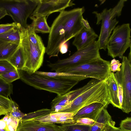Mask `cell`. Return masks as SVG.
Returning <instances> with one entry per match:
<instances>
[{
  "label": "cell",
  "instance_id": "33",
  "mask_svg": "<svg viewBox=\"0 0 131 131\" xmlns=\"http://www.w3.org/2000/svg\"><path fill=\"white\" fill-rule=\"evenodd\" d=\"M12 100L0 95V106L6 110L11 111L12 110Z\"/></svg>",
  "mask_w": 131,
  "mask_h": 131
},
{
  "label": "cell",
  "instance_id": "16",
  "mask_svg": "<svg viewBox=\"0 0 131 131\" xmlns=\"http://www.w3.org/2000/svg\"><path fill=\"white\" fill-rule=\"evenodd\" d=\"M107 107L103 104L95 102L85 106L80 110L73 117L75 122L79 118L82 117L89 118L95 120L101 111Z\"/></svg>",
  "mask_w": 131,
  "mask_h": 131
},
{
  "label": "cell",
  "instance_id": "28",
  "mask_svg": "<svg viewBox=\"0 0 131 131\" xmlns=\"http://www.w3.org/2000/svg\"><path fill=\"white\" fill-rule=\"evenodd\" d=\"M0 77L6 82L10 83L20 79L19 74L17 70L3 74L0 75Z\"/></svg>",
  "mask_w": 131,
  "mask_h": 131
},
{
  "label": "cell",
  "instance_id": "32",
  "mask_svg": "<svg viewBox=\"0 0 131 131\" xmlns=\"http://www.w3.org/2000/svg\"><path fill=\"white\" fill-rule=\"evenodd\" d=\"M20 28V27L14 22L11 23L0 24V35L12 30Z\"/></svg>",
  "mask_w": 131,
  "mask_h": 131
},
{
  "label": "cell",
  "instance_id": "30",
  "mask_svg": "<svg viewBox=\"0 0 131 131\" xmlns=\"http://www.w3.org/2000/svg\"><path fill=\"white\" fill-rule=\"evenodd\" d=\"M17 70L8 60L0 61V75Z\"/></svg>",
  "mask_w": 131,
  "mask_h": 131
},
{
  "label": "cell",
  "instance_id": "7",
  "mask_svg": "<svg viewBox=\"0 0 131 131\" xmlns=\"http://www.w3.org/2000/svg\"><path fill=\"white\" fill-rule=\"evenodd\" d=\"M131 30L129 23L118 25L114 28L106 44L108 56L122 59L126 51L131 47Z\"/></svg>",
  "mask_w": 131,
  "mask_h": 131
},
{
  "label": "cell",
  "instance_id": "41",
  "mask_svg": "<svg viewBox=\"0 0 131 131\" xmlns=\"http://www.w3.org/2000/svg\"><path fill=\"white\" fill-rule=\"evenodd\" d=\"M7 15L8 14L6 10L3 8H0V20Z\"/></svg>",
  "mask_w": 131,
  "mask_h": 131
},
{
  "label": "cell",
  "instance_id": "39",
  "mask_svg": "<svg viewBox=\"0 0 131 131\" xmlns=\"http://www.w3.org/2000/svg\"><path fill=\"white\" fill-rule=\"evenodd\" d=\"M68 45L67 42L62 43L60 48V52L62 54L67 53L68 51Z\"/></svg>",
  "mask_w": 131,
  "mask_h": 131
},
{
  "label": "cell",
  "instance_id": "4",
  "mask_svg": "<svg viewBox=\"0 0 131 131\" xmlns=\"http://www.w3.org/2000/svg\"><path fill=\"white\" fill-rule=\"evenodd\" d=\"M110 62L101 57L89 62L75 66L60 71V72L75 74L79 82L88 78L102 81L108 77L111 72Z\"/></svg>",
  "mask_w": 131,
  "mask_h": 131
},
{
  "label": "cell",
  "instance_id": "44",
  "mask_svg": "<svg viewBox=\"0 0 131 131\" xmlns=\"http://www.w3.org/2000/svg\"><path fill=\"white\" fill-rule=\"evenodd\" d=\"M2 118V119L5 122H6L10 115V112L7 113Z\"/></svg>",
  "mask_w": 131,
  "mask_h": 131
},
{
  "label": "cell",
  "instance_id": "18",
  "mask_svg": "<svg viewBox=\"0 0 131 131\" xmlns=\"http://www.w3.org/2000/svg\"><path fill=\"white\" fill-rule=\"evenodd\" d=\"M29 17L32 21L31 24L29 25L35 33H49L50 27L47 24L46 16L35 17L30 16Z\"/></svg>",
  "mask_w": 131,
  "mask_h": 131
},
{
  "label": "cell",
  "instance_id": "10",
  "mask_svg": "<svg viewBox=\"0 0 131 131\" xmlns=\"http://www.w3.org/2000/svg\"><path fill=\"white\" fill-rule=\"evenodd\" d=\"M84 7L77 8L70 10H64L63 27L64 40L63 43L74 37L84 27L81 22Z\"/></svg>",
  "mask_w": 131,
  "mask_h": 131
},
{
  "label": "cell",
  "instance_id": "2",
  "mask_svg": "<svg viewBox=\"0 0 131 131\" xmlns=\"http://www.w3.org/2000/svg\"><path fill=\"white\" fill-rule=\"evenodd\" d=\"M95 102L102 103L107 107L110 104L108 77L99 80L64 106L60 112L72 113L74 115L81 108Z\"/></svg>",
  "mask_w": 131,
  "mask_h": 131
},
{
  "label": "cell",
  "instance_id": "31",
  "mask_svg": "<svg viewBox=\"0 0 131 131\" xmlns=\"http://www.w3.org/2000/svg\"><path fill=\"white\" fill-rule=\"evenodd\" d=\"M12 110L10 112L11 115L19 119L20 122L21 121L22 118L26 114L21 111L19 109L18 105L13 101H12Z\"/></svg>",
  "mask_w": 131,
  "mask_h": 131
},
{
  "label": "cell",
  "instance_id": "36",
  "mask_svg": "<svg viewBox=\"0 0 131 131\" xmlns=\"http://www.w3.org/2000/svg\"><path fill=\"white\" fill-rule=\"evenodd\" d=\"M122 63L119 61L114 58L112 59L110 62V68L111 72H113L119 71L121 70Z\"/></svg>",
  "mask_w": 131,
  "mask_h": 131
},
{
  "label": "cell",
  "instance_id": "35",
  "mask_svg": "<svg viewBox=\"0 0 131 131\" xmlns=\"http://www.w3.org/2000/svg\"><path fill=\"white\" fill-rule=\"evenodd\" d=\"M119 128L122 131H131V117H127L121 121Z\"/></svg>",
  "mask_w": 131,
  "mask_h": 131
},
{
  "label": "cell",
  "instance_id": "9",
  "mask_svg": "<svg viewBox=\"0 0 131 131\" xmlns=\"http://www.w3.org/2000/svg\"><path fill=\"white\" fill-rule=\"evenodd\" d=\"M64 10L60 12L50 27L46 50V53L50 58L58 57L60 46L64 41Z\"/></svg>",
  "mask_w": 131,
  "mask_h": 131
},
{
  "label": "cell",
  "instance_id": "5",
  "mask_svg": "<svg viewBox=\"0 0 131 131\" xmlns=\"http://www.w3.org/2000/svg\"><path fill=\"white\" fill-rule=\"evenodd\" d=\"M97 41L77 51L66 58L59 59L53 63L49 62L47 66L55 72L73 66L83 64L101 57Z\"/></svg>",
  "mask_w": 131,
  "mask_h": 131
},
{
  "label": "cell",
  "instance_id": "15",
  "mask_svg": "<svg viewBox=\"0 0 131 131\" xmlns=\"http://www.w3.org/2000/svg\"><path fill=\"white\" fill-rule=\"evenodd\" d=\"M99 36L92 28L84 27L75 37L72 44L79 50L90 44Z\"/></svg>",
  "mask_w": 131,
  "mask_h": 131
},
{
  "label": "cell",
  "instance_id": "6",
  "mask_svg": "<svg viewBox=\"0 0 131 131\" xmlns=\"http://www.w3.org/2000/svg\"><path fill=\"white\" fill-rule=\"evenodd\" d=\"M38 0H0V8L4 9L8 15L21 29L26 28L28 18L36 8Z\"/></svg>",
  "mask_w": 131,
  "mask_h": 131
},
{
  "label": "cell",
  "instance_id": "14",
  "mask_svg": "<svg viewBox=\"0 0 131 131\" xmlns=\"http://www.w3.org/2000/svg\"><path fill=\"white\" fill-rule=\"evenodd\" d=\"M126 0H120L114 7L108 9H104L100 13L94 11L92 13L95 14L97 18L96 24L99 25L101 22L111 23L116 17H119L121 14L123 7Z\"/></svg>",
  "mask_w": 131,
  "mask_h": 131
},
{
  "label": "cell",
  "instance_id": "25",
  "mask_svg": "<svg viewBox=\"0 0 131 131\" xmlns=\"http://www.w3.org/2000/svg\"><path fill=\"white\" fill-rule=\"evenodd\" d=\"M59 114L58 124L63 125L75 123L73 118L74 115L73 113L59 112Z\"/></svg>",
  "mask_w": 131,
  "mask_h": 131
},
{
  "label": "cell",
  "instance_id": "29",
  "mask_svg": "<svg viewBox=\"0 0 131 131\" xmlns=\"http://www.w3.org/2000/svg\"><path fill=\"white\" fill-rule=\"evenodd\" d=\"M20 120L19 119L14 117L10 114V115L6 122V127L5 130L6 131H16Z\"/></svg>",
  "mask_w": 131,
  "mask_h": 131
},
{
  "label": "cell",
  "instance_id": "17",
  "mask_svg": "<svg viewBox=\"0 0 131 131\" xmlns=\"http://www.w3.org/2000/svg\"><path fill=\"white\" fill-rule=\"evenodd\" d=\"M114 73L111 72L108 77L109 102L114 107L121 109L117 96L118 87Z\"/></svg>",
  "mask_w": 131,
  "mask_h": 131
},
{
  "label": "cell",
  "instance_id": "34",
  "mask_svg": "<svg viewBox=\"0 0 131 131\" xmlns=\"http://www.w3.org/2000/svg\"><path fill=\"white\" fill-rule=\"evenodd\" d=\"M95 122V121L91 119L82 117L78 118L74 124L77 125L90 126L93 125Z\"/></svg>",
  "mask_w": 131,
  "mask_h": 131
},
{
  "label": "cell",
  "instance_id": "46",
  "mask_svg": "<svg viewBox=\"0 0 131 131\" xmlns=\"http://www.w3.org/2000/svg\"><path fill=\"white\" fill-rule=\"evenodd\" d=\"M0 131H6L4 129H0Z\"/></svg>",
  "mask_w": 131,
  "mask_h": 131
},
{
  "label": "cell",
  "instance_id": "38",
  "mask_svg": "<svg viewBox=\"0 0 131 131\" xmlns=\"http://www.w3.org/2000/svg\"><path fill=\"white\" fill-rule=\"evenodd\" d=\"M118 87L117 96L121 106H122L123 98V91L121 85L117 82Z\"/></svg>",
  "mask_w": 131,
  "mask_h": 131
},
{
  "label": "cell",
  "instance_id": "45",
  "mask_svg": "<svg viewBox=\"0 0 131 131\" xmlns=\"http://www.w3.org/2000/svg\"><path fill=\"white\" fill-rule=\"evenodd\" d=\"M4 42H5L0 40V45Z\"/></svg>",
  "mask_w": 131,
  "mask_h": 131
},
{
  "label": "cell",
  "instance_id": "42",
  "mask_svg": "<svg viewBox=\"0 0 131 131\" xmlns=\"http://www.w3.org/2000/svg\"><path fill=\"white\" fill-rule=\"evenodd\" d=\"M6 122L4 121L2 119H0V129H5L6 127Z\"/></svg>",
  "mask_w": 131,
  "mask_h": 131
},
{
  "label": "cell",
  "instance_id": "22",
  "mask_svg": "<svg viewBox=\"0 0 131 131\" xmlns=\"http://www.w3.org/2000/svg\"><path fill=\"white\" fill-rule=\"evenodd\" d=\"M20 28L14 29L0 35V40L6 42L19 45L20 38L19 30Z\"/></svg>",
  "mask_w": 131,
  "mask_h": 131
},
{
  "label": "cell",
  "instance_id": "47",
  "mask_svg": "<svg viewBox=\"0 0 131 131\" xmlns=\"http://www.w3.org/2000/svg\"><path fill=\"white\" fill-rule=\"evenodd\" d=\"M62 131H63V130H62Z\"/></svg>",
  "mask_w": 131,
  "mask_h": 131
},
{
  "label": "cell",
  "instance_id": "19",
  "mask_svg": "<svg viewBox=\"0 0 131 131\" xmlns=\"http://www.w3.org/2000/svg\"><path fill=\"white\" fill-rule=\"evenodd\" d=\"M17 70H22L25 62L23 48L20 43L14 52L7 60Z\"/></svg>",
  "mask_w": 131,
  "mask_h": 131
},
{
  "label": "cell",
  "instance_id": "21",
  "mask_svg": "<svg viewBox=\"0 0 131 131\" xmlns=\"http://www.w3.org/2000/svg\"><path fill=\"white\" fill-rule=\"evenodd\" d=\"M19 45L6 42H4L1 45L0 61L8 60L14 52Z\"/></svg>",
  "mask_w": 131,
  "mask_h": 131
},
{
  "label": "cell",
  "instance_id": "11",
  "mask_svg": "<svg viewBox=\"0 0 131 131\" xmlns=\"http://www.w3.org/2000/svg\"><path fill=\"white\" fill-rule=\"evenodd\" d=\"M74 5L71 0H38L37 5L31 16H48L54 13L60 12Z\"/></svg>",
  "mask_w": 131,
  "mask_h": 131
},
{
  "label": "cell",
  "instance_id": "24",
  "mask_svg": "<svg viewBox=\"0 0 131 131\" xmlns=\"http://www.w3.org/2000/svg\"><path fill=\"white\" fill-rule=\"evenodd\" d=\"M13 85L3 80L0 77V95L6 98L13 93Z\"/></svg>",
  "mask_w": 131,
  "mask_h": 131
},
{
  "label": "cell",
  "instance_id": "12",
  "mask_svg": "<svg viewBox=\"0 0 131 131\" xmlns=\"http://www.w3.org/2000/svg\"><path fill=\"white\" fill-rule=\"evenodd\" d=\"M90 86V84L87 83L83 86L70 91L62 95H57L51 103V113L60 112L64 106L71 102Z\"/></svg>",
  "mask_w": 131,
  "mask_h": 131
},
{
  "label": "cell",
  "instance_id": "23",
  "mask_svg": "<svg viewBox=\"0 0 131 131\" xmlns=\"http://www.w3.org/2000/svg\"><path fill=\"white\" fill-rule=\"evenodd\" d=\"M51 113L50 109L45 108L39 110L34 112L26 114L22 118L21 121L32 120L43 117Z\"/></svg>",
  "mask_w": 131,
  "mask_h": 131
},
{
  "label": "cell",
  "instance_id": "27",
  "mask_svg": "<svg viewBox=\"0 0 131 131\" xmlns=\"http://www.w3.org/2000/svg\"><path fill=\"white\" fill-rule=\"evenodd\" d=\"M60 127L64 131H88L90 126L68 124L62 125Z\"/></svg>",
  "mask_w": 131,
  "mask_h": 131
},
{
  "label": "cell",
  "instance_id": "1",
  "mask_svg": "<svg viewBox=\"0 0 131 131\" xmlns=\"http://www.w3.org/2000/svg\"><path fill=\"white\" fill-rule=\"evenodd\" d=\"M19 33L20 43L25 59V66L22 70L29 73H33L38 71L42 64L46 48L41 38L29 25L26 28H20Z\"/></svg>",
  "mask_w": 131,
  "mask_h": 131
},
{
  "label": "cell",
  "instance_id": "43",
  "mask_svg": "<svg viewBox=\"0 0 131 131\" xmlns=\"http://www.w3.org/2000/svg\"><path fill=\"white\" fill-rule=\"evenodd\" d=\"M10 111L6 110L4 108L0 106V116L5 115L7 113Z\"/></svg>",
  "mask_w": 131,
  "mask_h": 131
},
{
  "label": "cell",
  "instance_id": "40",
  "mask_svg": "<svg viewBox=\"0 0 131 131\" xmlns=\"http://www.w3.org/2000/svg\"><path fill=\"white\" fill-rule=\"evenodd\" d=\"M81 22L83 26L86 29H89L91 28L88 21L84 19L83 16L82 18Z\"/></svg>",
  "mask_w": 131,
  "mask_h": 131
},
{
  "label": "cell",
  "instance_id": "3",
  "mask_svg": "<svg viewBox=\"0 0 131 131\" xmlns=\"http://www.w3.org/2000/svg\"><path fill=\"white\" fill-rule=\"evenodd\" d=\"M18 70L20 79L26 84L36 89L53 93L58 96L62 95L70 91L79 82L58 79L35 72L30 73L22 70Z\"/></svg>",
  "mask_w": 131,
  "mask_h": 131
},
{
  "label": "cell",
  "instance_id": "26",
  "mask_svg": "<svg viewBox=\"0 0 131 131\" xmlns=\"http://www.w3.org/2000/svg\"><path fill=\"white\" fill-rule=\"evenodd\" d=\"M58 113H50L43 117L32 119L39 122L46 123L57 124Z\"/></svg>",
  "mask_w": 131,
  "mask_h": 131
},
{
  "label": "cell",
  "instance_id": "20",
  "mask_svg": "<svg viewBox=\"0 0 131 131\" xmlns=\"http://www.w3.org/2000/svg\"><path fill=\"white\" fill-rule=\"evenodd\" d=\"M112 120L111 116L106 108H104L99 114L94 124L90 126L88 131H100L109 121Z\"/></svg>",
  "mask_w": 131,
  "mask_h": 131
},
{
  "label": "cell",
  "instance_id": "8",
  "mask_svg": "<svg viewBox=\"0 0 131 131\" xmlns=\"http://www.w3.org/2000/svg\"><path fill=\"white\" fill-rule=\"evenodd\" d=\"M120 70L114 75L117 82L121 85L123 91V98L121 110L128 113L131 111V65L126 56L122 58Z\"/></svg>",
  "mask_w": 131,
  "mask_h": 131
},
{
  "label": "cell",
  "instance_id": "37",
  "mask_svg": "<svg viewBox=\"0 0 131 131\" xmlns=\"http://www.w3.org/2000/svg\"><path fill=\"white\" fill-rule=\"evenodd\" d=\"M115 124L114 121H110L100 131H122L119 128L115 127Z\"/></svg>",
  "mask_w": 131,
  "mask_h": 131
},
{
  "label": "cell",
  "instance_id": "13",
  "mask_svg": "<svg viewBox=\"0 0 131 131\" xmlns=\"http://www.w3.org/2000/svg\"><path fill=\"white\" fill-rule=\"evenodd\" d=\"M60 125L41 123L32 120L20 121L16 131H62Z\"/></svg>",
  "mask_w": 131,
  "mask_h": 131
}]
</instances>
